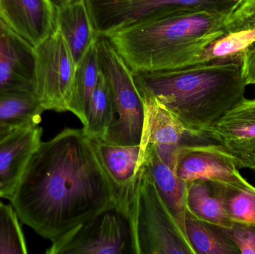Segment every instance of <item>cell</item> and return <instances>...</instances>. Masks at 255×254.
<instances>
[{"label": "cell", "instance_id": "1", "mask_svg": "<svg viewBox=\"0 0 255 254\" xmlns=\"http://www.w3.org/2000/svg\"><path fill=\"white\" fill-rule=\"evenodd\" d=\"M10 201L20 222L52 243L116 209L118 194L94 140L82 129L65 128L40 143Z\"/></svg>", "mask_w": 255, "mask_h": 254}, {"label": "cell", "instance_id": "2", "mask_svg": "<svg viewBox=\"0 0 255 254\" xmlns=\"http://www.w3.org/2000/svg\"><path fill=\"white\" fill-rule=\"evenodd\" d=\"M229 14L178 10L133 22L103 37L133 73L175 70L199 62L224 34Z\"/></svg>", "mask_w": 255, "mask_h": 254}, {"label": "cell", "instance_id": "3", "mask_svg": "<svg viewBox=\"0 0 255 254\" xmlns=\"http://www.w3.org/2000/svg\"><path fill=\"white\" fill-rule=\"evenodd\" d=\"M241 61L199 63L163 71L133 73L139 92L155 98L186 128L208 133L245 97Z\"/></svg>", "mask_w": 255, "mask_h": 254}, {"label": "cell", "instance_id": "4", "mask_svg": "<svg viewBox=\"0 0 255 254\" xmlns=\"http://www.w3.org/2000/svg\"><path fill=\"white\" fill-rule=\"evenodd\" d=\"M116 210L128 223L132 254H196L142 164Z\"/></svg>", "mask_w": 255, "mask_h": 254}, {"label": "cell", "instance_id": "5", "mask_svg": "<svg viewBox=\"0 0 255 254\" xmlns=\"http://www.w3.org/2000/svg\"><path fill=\"white\" fill-rule=\"evenodd\" d=\"M97 48L100 71L110 89L115 117L102 140L115 146H139L145 110L133 71L106 37H99Z\"/></svg>", "mask_w": 255, "mask_h": 254}, {"label": "cell", "instance_id": "6", "mask_svg": "<svg viewBox=\"0 0 255 254\" xmlns=\"http://www.w3.org/2000/svg\"><path fill=\"white\" fill-rule=\"evenodd\" d=\"M34 52V96L44 111L70 112L77 66L58 25Z\"/></svg>", "mask_w": 255, "mask_h": 254}, {"label": "cell", "instance_id": "7", "mask_svg": "<svg viewBox=\"0 0 255 254\" xmlns=\"http://www.w3.org/2000/svg\"><path fill=\"white\" fill-rule=\"evenodd\" d=\"M100 37L133 22L178 10L229 14L242 0H88Z\"/></svg>", "mask_w": 255, "mask_h": 254}, {"label": "cell", "instance_id": "8", "mask_svg": "<svg viewBox=\"0 0 255 254\" xmlns=\"http://www.w3.org/2000/svg\"><path fill=\"white\" fill-rule=\"evenodd\" d=\"M46 254H132L128 223L116 209L103 212L52 242Z\"/></svg>", "mask_w": 255, "mask_h": 254}, {"label": "cell", "instance_id": "9", "mask_svg": "<svg viewBox=\"0 0 255 254\" xmlns=\"http://www.w3.org/2000/svg\"><path fill=\"white\" fill-rule=\"evenodd\" d=\"M139 93L145 110L140 146L151 145L159 156L177 161L182 149L214 143L208 133H198L186 128L155 98Z\"/></svg>", "mask_w": 255, "mask_h": 254}, {"label": "cell", "instance_id": "10", "mask_svg": "<svg viewBox=\"0 0 255 254\" xmlns=\"http://www.w3.org/2000/svg\"><path fill=\"white\" fill-rule=\"evenodd\" d=\"M208 134L232 157L239 169L255 171V98L241 100Z\"/></svg>", "mask_w": 255, "mask_h": 254}, {"label": "cell", "instance_id": "11", "mask_svg": "<svg viewBox=\"0 0 255 254\" xmlns=\"http://www.w3.org/2000/svg\"><path fill=\"white\" fill-rule=\"evenodd\" d=\"M175 171L186 183L199 179L234 186L252 185L241 175L232 157L215 143L180 151Z\"/></svg>", "mask_w": 255, "mask_h": 254}, {"label": "cell", "instance_id": "12", "mask_svg": "<svg viewBox=\"0 0 255 254\" xmlns=\"http://www.w3.org/2000/svg\"><path fill=\"white\" fill-rule=\"evenodd\" d=\"M34 46L0 19V94H34Z\"/></svg>", "mask_w": 255, "mask_h": 254}, {"label": "cell", "instance_id": "13", "mask_svg": "<svg viewBox=\"0 0 255 254\" xmlns=\"http://www.w3.org/2000/svg\"><path fill=\"white\" fill-rule=\"evenodd\" d=\"M0 19L33 46L57 27V5L52 0H0Z\"/></svg>", "mask_w": 255, "mask_h": 254}, {"label": "cell", "instance_id": "14", "mask_svg": "<svg viewBox=\"0 0 255 254\" xmlns=\"http://www.w3.org/2000/svg\"><path fill=\"white\" fill-rule=\"evenodd\" d=\"M42 135L43 128L32 125L18 128L0 140V198H13Z\"/></svg>", "mask_w": 255, "mask_h": 254}, {"label": "cell", "instance_id": "15", "mask_svg": "<svg viewBox=\"0 0 255 254\" xmlns=\"http://www.w3.org/2000/svg\"><path fill=\"white\" fill-rule=\"evenodd\" d=\"M255 41V0H242L228 15L224 34L213 42L199 63L241 61Z\"/></svg>", "mask_w": 255, "mask_h": 254}, {"label": "cell", "instance_id": "16", "mask_svg": "<svg viewBox=\"0 0 255 254\" xmlns=\"http://www.w3.org/2000/svg\"><path fill=\"white\" fill-rule=\"evenodd\" d=\"M139 163L148 171L163 202L186 234L187 183L178 177L175 169L160 158L151 145L140 146Z\"/></svg>", "mask_w": 255, "mask_h": 254}, {"label": "cell", "instance_id": "17", "mask_svg": "<svg viewBox=\"0 0 255 254\" xmlns=\"http://www.w3.org/2000/svg\"><path fill=\"white\" fill-rule=\"evenodd\" d=\"M57 25L65 37L78 66L100 37L88 0H66L58 4Z\"/></svg>", "mask_w": 255, "mask_h": 254}, {"label": "cell", "instance_id": "18", "mask_svg": "<svg viewBox=\"0 0 255 254\" xmlns=\"http://www.w3.org/2000/svg\"><path fill=\"white\" fill-rule=\"evenodd\" d=\"M99 157L105 169L116 186L120 197L133 183L139 164L140 145L115 146L102 140H94Z\"/></svg>", "mask_w": 255, "mask_h": 254}, {"label": "cell", "instance_id": "19", "mask_svg": "<svg viewBox=\"0 0 255 254\" xmlns=\"http://www.w3.org/2000/svg\"><path fill=\"white\" fill-rule=\"evenodd\" d=\"M184 228L196 254H241L225 228L201 220L187 210Z\"/></svg>", "mask_w": 255, "mask_h": 254}, {"label": "cell", "instance_id": "20", "mask_svg": "<svg viewBox=\"0 0 255 254\" xmlns=\"http://www.w3.org/2000/svg\"><path fill=\"white\" fill-rule=\"evenodd\" d=\"M97 41L90 47L78 64L70 102V112L76 115L83 125L87 123L90 103L100 74Z\"/></svg>", "mask_w": 255, "mask_h": 254}, {"label": "cell", "instance_id": "21", "mask_svg": "<svg viewBox=\"0 0 255 254\" xmlns=\"http://www.w3.org/2000/svg\"><path fill=\"white\" fill-rule=\"evenodd\" d=\"M187 210L195 217L223 228L233 222L225 213L223 204L211 181L194 180L187 183Z\"/></svg>", "mask_w": 255, "mask_h": 254}, {"label": "cell", "instance_id": "22", "mask_svg": "<svg viewBox=\"0 0 255 254\" xmlns=\"http://www.w3.org/2000/svg\"><path fill=\"white\" fill-rule=\"evenodd\" d=\"M43 112L34 94H0V125L16 128L38 125Z\"/></svg>", "mask_w": 255, "mask_h": 254}, {"label": "cell", "instance_id": "23", "mask_svg": "<svg viewBox=\"0 0 255 254\" xmlns=\"http://www.w3.org/2000/svg\"><path fill=\"white\" fill-rule=\"evenodd\" d=\"M212 182V181H211ZM223 210L232 222L255 225V187L212 182Z\"/></svg>", "mask_w": 255, "mask_h": 254}, {"label": "cell", "instance_id": "24", "mask_svg": "<svg viewBox=\"0 0 255 254\" xmlns=\"http://www.w3.org/2000/svg\"><path fill=\"white\" fill-rule=\"evenodd\" d=\"M114 119L110 89L106 78L100 71L98 82L90 103L87 123L83 125L82 130L90 138L103 140Z\"/></svg>", "mask_w": 255, "mask_h": 254}, {"label": "cell", "instance_id": "25", "mask_svg": "<svg viewBox=\"0 0 255 254\" xmlns=\"http://www.w3.org/2000/svg\"><path fill=\"white\" fill-rule=\"evenodd\" d=\"M13 206L0 201V254H26V242Z\"/></svg>", "mask_w": 255, "mask_h": 254}, {"label": "cell", "instance_id": "26", "mask_svg": "<svg viewBox=\"0 0 255 254\" xmlns=\"http://www.w3.org/2000/svg\"><path fill=\"white\" fill-rule=\"evenodd\" d=\"M225 231L241 254H255V225L233 222Z\"/></svg>", "mask_w": 255, "mask_h": 254}, {"label": "cell", "instance_id": "27", "mask_svg": "<svg viewBox=\"0 0 255 254\" xmlns=\"http://www.w3.org/2000/svg\"><path fill=\"white\" fill-rule=\"evenodd\" d=\"M241 67L247 85H255V41L243 53Z\"/></svg>", "mask_w": 255, "mask_h": 254}, {"label": "cell", "instance_id": "28", "mask_svg": "<svg viewBox=\"0 0 255 254\" xmlns=\"http://www.w3.org/2000/svg\"><path fill=\"white\" fill-rule=\"evenodd\" d=\"M16 129L18 128L9 126V125H0V140L5 138Z\"/></svg>", "mask_w": 255, "mask_h": 254}, {"label": "cell", "instance_id": "29", "mask_svg": "<svg viewBox=\"0 0 255 254\" xmlns=\"http://www.w3.org/2000/svg\"><path fill=\"white\" fill-rule=\"evenodd\" d=\"M52 1L55 2V4H56V5H58L60 3L62 2V1H66V0H52Z\"/></svg>", "mask_w": 255, "mask_h": 254}]
</instances>
